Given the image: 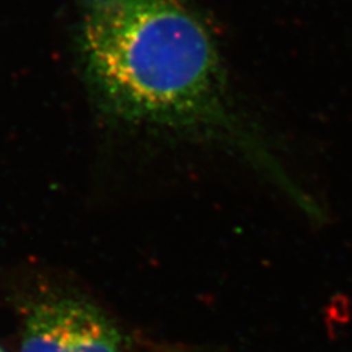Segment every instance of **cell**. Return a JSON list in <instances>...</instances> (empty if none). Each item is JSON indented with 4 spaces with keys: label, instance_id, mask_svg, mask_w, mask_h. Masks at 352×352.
I'll return each instance as SVG.
<instances>
[{
    "label": "cell",
    "instance_id": "cell-1",
    "mask_svg": "<svg viewBox=\"0 0 352 352\" xmlns=\"http://www.w3.org/2000/svg\"><path fill=\"white\" fill-rule=\"evenodd\" d=\"M80 40L88 80L120 118L173 128L225 122L216 44L181 0H87Z\"/></svg>",
    "mask_w": 352,
    "mask_h": 352
},
{
    "label": "cell",
    "instance_id": "cell-2",
    "mask_svg": "<svg viewBox=\"0 0 352 352\" xmlns=\"http://www.w3.org/2000/svg\"><path fill=\"white\" fill-rule=\"evenodd\" d=\"M21 352H126L118 330L93 308L72 301L37 305L28 316Z\"/></svg>",
    "mask_w": 352,
    "mask_h": 352
},
{
    "label": "cell",
    "instance_id": "cell-3",
    "mask_svg": "<svg viewBox=\"0 0 352 352\" xmlns=\"http://www.w3.org/2000/svg\"><path fill=\"white\" fill-rule=\"evenodd\" d=\"M0 352H5V351H3V349H2V348H0Z\"/></svg>",
    "mask_w": 352,
    "mask_h": 352
}]
</instances>
